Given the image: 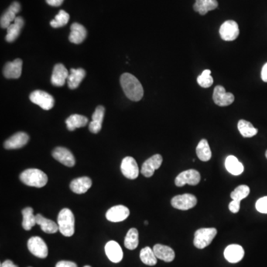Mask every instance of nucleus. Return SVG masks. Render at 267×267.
<instances>
[{
	"instance_id": "nucleus-23",
	"label": "nucleus",
	"mask_w": 267,
	"mask_h": 267,
	"mask_svg": "<svg viewBox=\"0 0 267 267\" xmlns=\"http://www.w3.org/2000/svg\"><path fill=\"white\" fill-rule=\"evenodd\" d=\"M153 251L157 258L165 261V262H172L175 259V251L168 246L156 244L154 246Z\"/></svg>"
},
{
	"instance_id": "nucleus-35",
	"label": "nucleus",
	"mask_w": 267,
	"mask_h": 267,
	"mask_svg": "<svg viewBox=\"0 0 267 267\" xmlns=\"http://www.w3.org/2000/svg\"><path fill=\"white\" fill-rule=\"evenodd\" d=\"M69 19H70L69 14L63 10H61V11H59V14L56 15L54 19L51 21V26L53 28H61V27L67 25Z\"/></svg>"
},
{
	"instance_id": "nucleus-3",
	"label": "nucleus",
	"mask_w": 267,
	"mask_h": 267,
	"mask_svg": "<svg viewBox=\"0 0 267 267\" xmlns=\"http://www.w3.org/2000/svg\"><path fill=\"white\" fill-rule=\"evenodd\" d=\"M59 230L63 235L71 237L74 233L75 219L73 213L69 209L65 208L59 212L57 218Z\"/></svg>"
},
{
	"instance_id": "nucleus-42",
	"label": "nucleus",
	"mask_w": 267,
	"mask_h": 267,
	"mask_svg": "<svg viewBox=\"0 0 267 267\" xmlns=\"http://www.w3.org/2000/svg\"><path fill=\"white\" fill-rule=\"evenodd\" d=\"M64 0H46V2L51 6L58 7L63 4Z\"/></svg>"
},
{
	"instance_id": "nucleus-41",
	"label": "nucleus",
	"mask_w": 267,
	"mask_h": 267,
	"mask_svg": "<svg viewBox=\"0 0 267 267\" xmlns=\"http://www.w3.org/2000/svg\"><path fill=\"white\" fill-rule=\"evenodd\" d=\"M55 267H77V265L72 261H59Z\"/></svg>"
},
{
	"instance_id": "nucleus-2",
	"label": "nucleus",
	"mask_w": 267,
	"mask_h": 267,
	"mask_svg": "<svg viewBox=\"0 0 267 267\" xmlns=\"http://www.w3.org/2000/svg\"><path fill=\"white\" fill-rule=\"evenodd\" d=\"M19 179L24 184L33 187L42 188L48 183V176L38 169H28L19 175Z\"/></svg>"
},
{
	"instance_id": "nucleus-17",
	"label": "nucleus",
	"mask_w": 267,
	"mask_h": 267,
	"mask_svg": "<svg viewBox=\"0 0 267 267\" xmlns=\"http://www.w3.org/2000/svg\"><path fill=\"white\" fill-rule=\"evenodd\" d=\"M22 61L21 59H15L8 62L3 69V74L7 79H18L22 74Z\"/></svg>"
},
{
	"instance_id": "nucleus-1",
	"label": "nucleus",
	"mask_w": 267,
	"mask_h": 267,
	"mask_svg": "<svg viewBox=\"0 0 267 267\" xmlns=\"http://www.w3.org/2000/svg\"><path fill=\"white\" fill-rule=\"evenodd\" d=\"M121 85L125 96L132 101H140L143 97V88L136 77L125 73L121 77Z\"/></svg>"
},
{
	"instance_id": "nucleus-25",
	"label": "nucleus",
	"mask_w": 267,
	"mask_h": 267,
	"mask_svg": "<svg viewBox=\"0 0 267 267\" xmlns=\"http://www.w3.org/2000/svg\"><path fill=\"white\" fill-rule=\"evenodd\" d=\"M218 6L217 0H196L193 8L200 15H205L209 11L216 9Z\"/></svg>"
},
{
	"instance_id": "nucleus-15",
	"label": "nucleus",
	"mask_w": 267,
	"mask_h": 267,
	"mask_svg": "<svg viewBox=\"0 0 267 267\" xmlns=\"http://www.w3.org/2000/svg\"><path fill=\"white\" fill-rule=\"evenodd\" d=\"M29 141L28 134L22 131L16 133L7 140L4 143V147L6 149H18L25 146Z\"/></svg>"
},
{
	"instance_id": "nucleus-13",
	"label": "nucleus",
	"mask_w": 267,
	"mask_h": 267,
	"mask_svg": "<svg viewBox=\"0 0 267 267\" xmlns=\"http://www.w3.org/2000/svg\"><path fill=\"white\" fill-rule=\"evenodd\" d=\"M162 162V157L159 154L153 155L147 159L141 168V174L145 178H150L155 173V170L160 167Z\"/></svg>"
},
{
	"instance_id": "nucleus-14",
	"label": "nucleus",
	"mask_w": 267,
	"mask_h": 267,
	"mask_svg": "<svg viewBox=\"0 0 267 267\" xmlns=\"http://www.w3.org/2000/svg\"><path fill=\"white\" fill-rule=\"evenodd\" d=\"M129 214L128 208L123 205H118L109 209L106 214V217L109 221L117 223L125 220L129 216Z\"/></svg>"
},
{
	"instance_id": "nucleus-12",
	"label": "nucleus",
	"mask_w": 267,
	"mask_h": 267,
	"mask_svg": "<svg viewBox=\"0 0 267 267\" xmlns=\"http://www.w3.org/2000/svg\"><path fill=\"white\" fill-rule=\"evenodd\" d=\"M52 156L55 160L68 167H72L75 165V158L73 154L64 147L55 148L54 150L52 152Z\"/></svg>"
},
{
	"instance_id": "nucleus-29",
	"label": "nucleus",
	"mask_w": 267,
	"mask_h": 267,
	"mask_svg": "<svg viewBox=\"0 0 267 267\" xmlns=\"http://www.w3.org/2000/svg\"><path fill=\"white\" fill-rule=\"evenodd\" d=\"M89 122V119L80 114H72L66 121L67 128L69 131H74L76 128L86 126Z\"/></svg>"
},
{
	"instance_id": "nucleus-40",
	"label": "nucleus",
	"mask_w": 267,
	"mask_h": 267,
	"mask_svg": "<svg viewBox=\"0 0 267 267\" xmlns=\"http://www.w3.org/2000/svg\"><path fill=\"white\" fill-rule=\"evenodd\" d=\"M240 207H241V201L239 200H233L229 205V209L230 212L232 213H237L239 212Z\"/></svg>"
},
{
	"instance_id": "nucleus-46",
	"label": "nucleus",
	"mask_w": 267,
	"mask_h": 267,
	"mask_svg": "<svg viewBox=\"0 0 267 267\" xmlns=\"http://www.w3.org/2000/svg\"><path fill=\"white\" fill-rule=\"evenodd\" d=\"M266 158H267V152H266Z\"/></svg>"
},
{
	"instance_id": "nucleus-9",
	"label": "nucleus",
	"mask_w": 267,
	"mask_h": 267,
	"mask_svg": "<svg viewBox=\"0 0 267 267\" xmlns=\"http://www.w3.org/2000/svg\"><path fill=\"white\" fill-rule=\"evenodd\" d=\"M196 196L191 194L180 195L175 196L172 199V206L177 210H189L194 208L197 204Z\"/></svg>"
},
{
	"instance_id": "nucleus-7",
	"label": "nucleus",
	"mask_w": 267,
	"mask_h": 267,
	"mask_svg": "<svg viewBox=\"0 0 267 267\" xmlns=\"http://www.w3.org/2000/svg\"><path fill=\"white\" fill-rule=\"evenodd\" d=\"M28 248L35 256L39 258H47L49 254L47 245L41 237H32L28 240Z\"/></svg>"
},
{
	"instance_id": "nucleus-30",
	"label": "nucleus",
	"mask_w": 267,
	"mask_h": 267,
	"mask_svg": "<svg viewBox=\"0 0 267 267\" xmlns=\"http://www.w3.org/2000/svg\"><path fill=\"white\" fill-rule=\"evenodd\" d=\"M196 153H197V158L203 162H207L211 159L212 151L209 142L206 139L201 140L199 142L196 148Z\"/></svg>"
},
{
	"instance_id": "nucleus-44",
	"label": "nucleus",
	"mask_w": 267,
	"mask_h": 267,
	"mask_svg": "<svg viewBox=\"0 0 267 267\" xmlns=\"http://www.w3.org/2000/svg\"><path fill=\"white\" fill-rule=\"evenodd\" d=\"M18 267V266L15 265L12 261L10 260H7V261H4L3 263L1 264V267Z\"/></svg>"
},
{
	"instance_id": "nucleus-45",
	"label": "nucleus",
	"mask_w": 267,
	"mask_h": 267,
	"mask_svg": "<svg viewBox=\"0 0 267 267\" xmlns=\"http://www.w3.org/2000/svg\"><path fill=\"white\" fill-rule=\"evenodd\" d=\"M144 224H145V225H148V222L147 221V220H145V221L144 222Z\"/></svg>"
},
{
	"instance_id": "nucleus-43",
	"label": "nucleus",
	"mask_w": 267,
	"mask_h": 267,
	"mask_svg": "<svg viewBox=\"0 0 267 267\" xmlns=\"http://www.w3.org/2000/svg\"><path fill=\"white\" fill-rule=\"evenodd\" d=\"M261 79L263 81L267 83V63L263 66L261 70Z\"/></svg>"
},
{
	"instance_id": "nucleus-21",
	"label": "nucleus",
	"mask_w": 267,
	"mask_h": 267,
	"mask_svg": "<svg viewBox=\"0 0 267 267\" xmlns=\"http://www.w3.org/2000/svg\"><path fill=\"white\" fill-rule=\"evenodd\" d=\"M87 36V31L81 24L73 23L71 26V33L69 40L74 44H80L85 40Z\"/></svg>"
},
{
	"instance_id": "nucleus-31",
	"label": "nucleus",
	"mask_w": 267,
	"mask_h": 267,
	"mask_svg": "<svg viewBox=\"0 0 267 267\" xmlns=\"http://www.w3.org/2000/svg\"><path fill=\"white\" fill-rule=\"evenodd\" d=\"M23 220L22 227L26 231L32 230V227L36 224V216L34 214V210L32 207H26L22 211Z\"/></svg>"
},
{
	"instance_id": "nucleus-5",
	"label": "nucleus",
	"mask_w": 267,
	"mask_h": 267,
	"mask_svg": "<svg viewBox=\"0 0 267 267\" xmlns=\"http://www.w3.org/2000/svg\"><path fill=\"white\" fill-rule=\"evenodd\" d=\"M30 100L42 109L49 111L54 106V99L49 93L41 90H36L30 94Z\"/></svg>"
},
{
	"instance_id": "nucleus-16",
	"label": "nucleus",
	"mask_w": 267,
	"mask_h": 267,
	"mask_svg": "<svg viewBox=\"0 0 267 267\" xmlns=\"http://www.w3.org/2000/svg\"><path fill=\"white\" fill-rule=\"evenodd\" d=\"M69 71L64 65L59 63L55 65L52 76V83L56 87H62L69 78Z\"/></svg>"
},
{
	"instance_id": "nucleus-24",
	"label": "nucleus",
	"mask_w": 267,
	"mask_h": 267,
	"mask_svg": "<svg viewBox=\"0 0 267 267\" xmlns=\"http://www.w3.org/2000/svg\"><path fill=\"white\" fill-rule=\"evenodd\" d=\"M24 25V19L21 17H17L14 20V23L11 24L8 28H7V35L5 36L8 42H12L18 39L21 30Z\"/></svg>"
},
{
	"instance_id": "nucleus-27",
	"label": "nucleus",
	"mask_w": 267,
	"mask_h": 267,
	"mask_svg": "<svg viewBox=\"0 0 267 267\" xmlns=\"http://www.w3.org/2000/svg\"><path fill=\"white\" fill-rule=\"evenodd\" d=\"M85 77H86V71L84 69H71L70 74L68 78V86L71 89H77Z\"/></svg>"
},
{
	"instance_id": "nucleus-37",
	"label": "nucleus",
	"mask_w": 267,
	"mask_h": 267,
	"mask_svg": "<svg viewBox=\"0 0 267 267\" xmlns=\"http://www.w3.org/2000/svg\"><path fill=\"white\" fill-rule=\"evenodd\" d=\"M197 83L202 88L207 89L211 87L213 84V78L211 76V71L209 69L203 71L201 74L197 77Z\"/></svg>"
},
{
	"instance_id": "nucleus-38",
	"label": "nucleus",
	"mask_w": 267,
	"mask_h": 267,
	"mask_svg": "<svg viewBox=\"0 0 267 267\" xmlns=\"http://www.w3.org/2000/svg\"><path fill=\"white\" fill-rule=\"evenodd\" d=\"M16 13L14 12L13 10L8 8L1 18V20H0L1 28H8L12 24L11 22H14L16 19Z\"/></svg>"
},
{
	"instance_id": "nucleus-10",
	"label": "nucleus",
	"mask_w": 267,
	"mask_h": 267,
	"mask_svg": "<svg viewBox=\"0 0 267 267\" xmlns=\"http://www.w3.org/2000/svg\"><path fill=\"white\" fill-rule=\"evenodd\" d=\"M213 100L218 107H228L234 101V97L231 93L227 92L224 86H217L213 92Z\"/></svg>"
},
{
	"instance_id": "nucleus-11",
	"label": "nucleus",
	"mask_w": 267,
	"mask_h": 267,
	"mask_svg": "<svg viewBox=\"0 0 267 267\" xmlns=\"http://www.w3.org/2000/svg\"><path fill=\"white\" fill-rule=\"evenodd\" d=\"M121 172L125 178L135 180L139 175V167L135 158L126 157L121 162Z\"/></svg>"
},
{
	"instance_id": "nucleus-6",
	"label": "nucleus",
	"mask_w": 267,
	"mask_h": 267,
	"mask_svg": "<svg viewBox=\"0 0 267 267\" xmlns=\"http://www.w3.org/2000/svg\"><path fill=\"white\" fill-rule=\"evenodd\" d=\"M200 181V174L195 169L182 172L175 178V185L178 187H182L186 184L196 186Z\"/></svg>"
},
{
	"instance_id": "nucleus-26",
	"label": "nucleus",
	"mask_w": 267,
	"mask_h": 267,
	"mask_svg": "<svg viewBox=\"0 0 267 267\" xmlns=\"http://www.w3.org/2000/svg\"><path fill=\"white\" fill-rule=\"evenodd\" d=\"M36 224L40 226L41 230L44 232L48 233V234H53L59 230V226L56 225L54 221L43 217L42 214H36Z\"/></svg>"
},
{
	"instance_id": "nucleus-8",
	"label": "nucleus",
	"mask_w": 267,
	"mask_h": 267,
	"mask_svg": "<svg viewBox=\"0 0 267 267\" xmlns=\"http://www.w3.org/2000/svg\"><path fill=\"white\" fill-rule=\"evenodd\" d=\"M219 33L224 41L235 40L239 35V26L235 21L227 20L222 24Z\"/></svg>"
},
{
	"instance_id": "nucleus-28",
	"label": "nucleus",
	"mask_w": 267,
	"mask_h": 267,
	"mask_svg": "<svg viewBox=\"0 0 267 267\" xmlns=\"http://www.w3.org/2000/svg\"><path fill=\"white\" fill-rule=\"evenodd\" d=\"M225 166L226 169L230 173L235 175V176L241 175L244 172V168L242 163L237 160L236 157L233 156V155L227 157L225 161Z\"/></svg>"
},
{
	"instance_id": "nucleus-36",
	"label": "nucleus",
	"mask_w": 267,
	"mask_h": 267,
	"mask_svg": "<svg viewBox=\"0 0 267 267\" xmlns=\"http://www.w3.org/2000/svg\"><path fill=\"white\" fill-rule=\"evenodd\" d=\"M250 189L247 185H241L237 186L231 193V197L232 200L241 201L243 199L246 198L249 195Z\"/></svg>"
},
{
	"instance_id": "nucleus-32",
	"label": "nucleus",
	"mask_w": 267,
	"mask_h": 267,
	"mask_svg": "<svg viewBox=\"0 0 267 267\" xmlns=\"http://www.w3.org/2000/svg\"><path fill=\"white\" fill-rule=\"evenodd\" d=\"M237 128L244 138H252L258 134V129L245 120H241L237 124Z\"/></svg>"
},
{
	"instance_id": "nucleus-20",
	"label": "nucleus",
	"mask_w": 267,
	"mask_h": 267,
	"mask_svg": "<svg viewBox=\"0 0 267 267\" xmlns=\"http://www.w3.org/2000/svg\"><path fill=\"white\" fill-rule=\"evenodd\" d=\"M92 186V181L88 177L76 178L70 183V189L76 194H84Z\"/></svg>"
},
{
	"instance_id": "nucleus-22",
	"label": "nucleus",
	"mask_w": 267,
	"mask_h": 267,
	"mask_svg": "<svg viewBox=\"0 0 267 267\" xmlns=\"http://www.w3.org/2000/svg\"><path fill=\"white\" fill-rule=\"evenodd\" d=\"M104 116H105V108L102 106H99L96 108L94 114H92V121L89 124V130L91 133L97 134L100 132Z\"/></svg>"
},
{
	"instance_id": "nucleus-18",
	"label": "nucleus",
	"mask_w": 267,
	"mask_h": 267,
	"mask_svg": "<svg viewBox=\"0 0 267 267\" xmlns=\"http://www.w3.org/2000/svg\"><path fill=\"white\" fill-rule=\"evenodd\" d=\"M106 254L108 259L113 263L121 262L124 258L122 248L116 241H111L107 243L105 247Z\"/></svg>"
},
{
	"instance_id": "nucleus-4",
	"label": "nucleus",
	"mask_w": 267,
	"mask_h": 267,
	"mask_svg": "<svg viewBox=\"0 0 267 267\" xmlns=\"http://www.w3.org/2000/svg\"><path fill=\"white\" fill-rule=\"evenodd\" d=\"M217 233L215 228H202L197 230L195 233V247L200 249L206 248L213 242Z\"/></svg>"
},
{
	"instance_id": "nucleus-19",
	"label": "nucleus",
	"mask_w": 267,
	"mask_h": 267,
	"mask_svg": "<svg viewBox=\"0 0 267 267\" xmlns=\"http://www.w3.org/2000/svg\"><path fill=\"white\" fill-rule=\"evenodd\" d=\"M244 250L241 246L231 244L228 246L224 251L226 260L231 264H236L244 258Z\"/></svg>"
},
{
	"instance_id": "nucleus-33",
	"label": "nucleus",
	"mask_w": 267,
	"mask_h": 267,
	"mask_svg": "<svg viewBox=\"0 0 267 267\" xmlns=\"http://www.w3.org/2000/svg\"><path fill=\"white\" fill-rule=\"evenodd\" d=\"M139 244V234L137 229L131 228L128 230L124 241L125 248L130 250H134L138 247Z\"/></svg>"
},
{
	"instance_id": "nucleus-39",
	"label": "nucleus",
	"mask_w": 267,
	"mask_h": 267,
	"mask_svg": "<svg viewBox=\"0 0 267 267\" xmlns=\"http://www.w3.org/2000/svg\"><path fill=\"white\" fill-rule=\"evenodd\" d=\"M255 207L259 213L267 214V196L261 197L258 200L255 204Z\"/></svg>"
},
{
	"instance_id": "nucleus-34",
	"label": "nucleus",
	"mask_w": 267,
	"mask_h": 267,
	"mask_svg": "<svg viewBox=\"0 0 267 267\" xmlns=\"http://www.w3.org/2000/svg\"><path fill=\"white\" fill-rule=\"evenodd\" d=\"M140 258L141 261L145 265L155 266L156 265L158 260L156 255L154 252L153 249L150 247H146L142 249L140 253Z\"/></svg>"
},
{
	"instance_id": "nucleus-47",
	"label": "nucleus",
	"mask_w": 267,
	"mask_h": 267,
	"mask_svg": "<svg viewBox=\"0 0 267 267\" xmlns=\"http://www.w3.org/2000/svg\"><path fill=\"white\" fill-rule=\"evenodd\" d=\"M84 267H90V266H85Z\"/></svg>"
}]
</instances>
